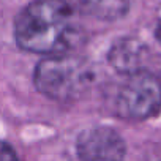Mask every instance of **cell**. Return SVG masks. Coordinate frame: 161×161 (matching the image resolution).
Returning a JSON list of instances; mask_svg holds the SVG:
<instances>
[{"instance_id":"cell-8","label":"cell","mask_w":161,"mask_h":161,"mask_svg":"<svg viewBox=\"0 0 161 161\" xmlns=\"http://www.w3.org/2000/svg\"><path fill=\"white\" fill-rule=\"evenodd\" d=\"M156 40L161 43V21H159V24H158V27H156Z\"/></svg>"},{"instance_id":"cell-4","label":"cell","mask_w":161,"mask_h":161,"mask_svg":"<svg viewBox=\"0 0 161 161\" xmlns=\"http://www.w3.org/2000/svg\"><path fill=\"white\" fill-rule=\"evenodd\" d=\"M77 156L87 161H114L122 159L126 145L120 134L108 126H95L80 133L76 142Z\"/></svg>"},{"instance_id":"cell-1","label":"cell","mask_w":161,"mask_h":161,"mask_svg":"<svg viewBox=\"0 0 161 161\" xmlns=\"http://www.w3.org/2000/svg\"><path fill=\"white\" fill-rule=\"evenodd\" d=\"M14 36L21 49L35 54L71 52L84 40L76 21V8L68 0H35L16 18Z\"/></svg>"},{"instance_id":"cell-2","label":"cell","mask_w":161,"mask_h":161,"mask_svg":"<svg viewBox=\"0 0 161 161\" xmlns=\"http://www.w3.org/2000/svg\"><path fill=\"white\" fill-rule=\"evenodd\" d=\"M90 63L71 52L54 54L35 69V87L44 97L65 103L82 97L93 82Z\"/></svg>"},{"instance_id":"cell-3","label":"cell","mask_w":161,"mask_h":161,"mask_svg":"<svg viewBox=\"0 0 161 161\" xmlns=\"http://www.w3.org/2000/svg\"><path fill=\"white\" fill-rule=\"evenodd\" d=\"M114 115L141 122L156 115L161 109V82L147 69L123 74L111 95Z\"/></svg>"},{"instance_id":"cell-6","label":"cell","mask_w":161,"mask_h":161,"mask_svg":"<svg viewBox=\"0 0 161 161\" xmlns=\"http://www.w3.org/2000/svg\"><path fill=\"white\" fill-rule=\"evenodd\" d=\"M73 7L82 14L101 21L122 19L131 7V0H71Z\"/></svg>"},{"instance_id":"cell-5","label":"cell","mask_w":161,"mask_h":161,"mask_svg":"<svg viewBox=\"0 0 161 161\" xmlns=\"http://www.w3.org/2000/svg\"><path fill=\"white\" fill-rule=\"evenodd\" d=\"M148 55V49L136 38H122L112 44L108 58L111 66L120 74L145 69L144 62Z\"/></svg>"},{"instance_id":"cell-7","label":"cell","mask_w":161,"mask_h":161,"mask_svg":"<svg viewBox=\"0 0 161 161\" xmlns=\"http://www.w3.org/2000/svg\"><path fill=\"white\" fill-rule=\"evenodd\" d=\"M11 159H18L14 148L10 144L0 141V161H11Z\"/></svg>"}]
</instances>
